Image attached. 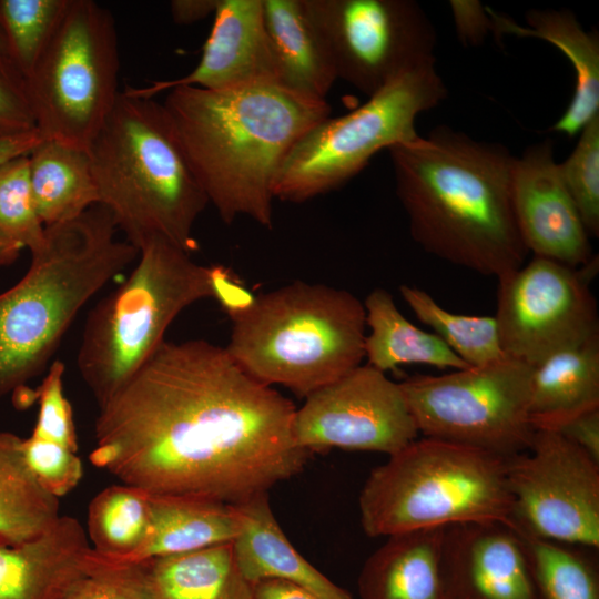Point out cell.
<instances>
[{"label": "cell", "mask_w": 599, "mask_h": 599, "mask_svg": "<svg viewBox=\"0 0 599 599\" xmlns=\"http://www.w3.org/2000/svg\"><path fill=\"white\" fill-rule=\"evenodd\" d=\"M294 404L225 347L164 341L104 404L90 461L151 495L238 504L301 473Z\"/></svg>", "instance_id": "obj_1"}, {"label": "cell", "mask_w": 599, "mask_h": 599, "mask_svg": "<svg viewBox=\"0 0 599 599\" xmlns=\"http://www.w3.org/2000/svg\"><path fill=\"white\" fill-rule=\"evenodd\" d=\"M414 241L427 253L497 280L527 256L511 201L515 156L446 125L387 149Z\"/></svg>", "instance_id": "obj_2"}, {"label": "cell", "mask_w": 599, "mask_h": 599, "mask_svg": "<svg viewBox=\"0 0 599 599\" xmlns=\"http://www.w3.org/2000/svg\"><path fill=\"white\" fill-rule=\"evenodd\" d=\"M163 106L210 204L225 224L273 226L274 184L294 144L331 114L327 101L280 84L175 87Z\"/></svg>", "instance_id": "obj_3"}, {"label": "cell", "mask_w": 599, "mask_h": 599, "mask_svg": "<svg viewBox=\"0 0 599 599\" xmlns=\"http://www.w3.org/2000/svg\"><path fill=\"white\" fill-rule=\"evenodd\" d=\"M111 213L95 204L79 217L45 227L23 277L0 294V397L49 367L82 307L129 265L139 250L116 238Z\"/></svg>", "instance_id": "obj_4"}, {"label": "cell", "mask_w": 599, "mask_h": 599, "mask_svg": "<svg viewBox=\"0 0 599 599\" xmlns=\"http://www.w3.org/2000/svg\"><path fill=\"white\" fill-rule=\"evenodd\" d=\"M99 204L138 250L162 238L192 254L209 201L163 103L120 92L88 148Z\"/></svg>", "instance_id": "obj_5"}, {"label": "cell", "mask_w": 599, "mask_h": 599, "mask_svg": "<svg viewBox=\"0 0 599 599\" xmlns=\"http://www.w3.org/2000/svg\"><path fill=\"white\" fill-rule=\"evenodd\" d=\"M232 359L257 382L298 397L342 378L365 357L366 311L351 292L296 281L232 318Z\"/></svg>", "instance_id": "obj_6"}, {"label": "cell", "mask_w": 599, "mask_h": 599, "mask_svg": "<svg viewBox=\"0 0 599 599\" xmlns=\"http://www.w3.org/2000/svg\"><path fill=\"white\" fill-rule=\"evenodd\" d=\"M507 458L446 440L415 439L374 468L358 498L369 537L474 521H508Z\"/></svg>", "instance_id": "obj_7"}, {"label": "cell", "mask_w": 599, "mask_h": 599, "mask_svg": "<svg viewBox=\"0 0 599 599\" xmlns=\"http://www.w3.org/2000/svg\"><path fill=\"white\" fill-rule=\"evenodd\" d=\"M130 275L89 312L77 355L98 406L109 400L165 341L190 305L214 298L212 266L162 238L139 248Z\"/></svg>", "instance_id": "obj_8"}, {"label": "cell", "mask_w": 599, "mask_h": 599, "mask_svg": "<svg viewBox=\"0 0 599 599\" xmlns=\"http://www.w3.org/2000/svg\"><path fill=\"white\" fill-rule=\"evenodd\" d=\"M435 63L398 74L354 111L311 128L283 161L274 197L302 203L337 190L380 150L417 138V116L447 95Z\"/></svg>", "instance_id": "obj_9"}, {"label": "cell", "mask_w": 599, "mask_h": 599, "mask_svg": "<svg viewBox=\"0 0 599 599\" xmlns=\"http://www.w3.org/2000/svg\"><path fill=\"white\" fill-rule=\"evenodd\" d=\"M119 70L112 13L93 0H70L27 78L41 136L88 150L120 93Z\"/></svg>", "instance_id": "obj_10"}, {"label": "cell", "mask_w": 599, "mask_h": 599, "mask_svg": "<svg viewBox=\"0 0 599 599\" xmlns=\"http://www.w3.org/2000/svg\"><path fill=\"white\" fill-rule=\"evenodd\" d=\"M532 366L506 356L479 367L399 383L419 434L505 458L526 451Z\"/></svg>", "instance_id": "obj_11"}, {"label": "cell", "mask_w": 599, "mask_h": 599, "mask_svg": "<svg viewBox=\"0 0 599 599\" xmlns=\"http://www.w3.org/2000/svg\"><path fill=\"white\" fill-rule=\"evenodd\" d=\"M337 79L370 97L398 74L436 62V29L413 0H304Z\"/></svg>", "instance_id": "obj_12"}, {"label": "cell", "mask_w": 599, "mask_h": 599, "mask_svg": "<svg viewBox=\"0 0 599 599\" xmlns=\"http://www.w3.org/2000/svg\"><path fill=\"white\" fill-rule=\"evenodd\" d=\"M508 521L534 536L599 548V463L560 433L535 430L507 458Z\"/></svg>", "instance_id": "obj_13"}, {"label": "cell", "mask_w": 599, "mask_h": 599, "mask_svg": "<svg viewBox=\"0 0 599 599\" xmlns=\"http://www.w3.org/2000/svg\"><path fill=\"white\" fill-rule=\"evenodd\" d=\"M597 256L581 267L534 256L498 280L495 315L506 356L536 366L554 353L599 334L589 282Z\"/></svg>", "instance_id": "obj_14"}, {"label": "cell", "mask_w": 599, "mask_h": 599, "mask_svg": "<svg viewBox=\"0 0 599 599\" xmlns=\"http://www.w3.org/2000/svg\"><path fill=\"white\" fill-rule=\"evenodd\" d=\"M293 434L309 454L344 448L389 456L419 432L399 383L366 364L307 396Z\"/></svg>", "instance_id": "obj_15"}, {"label": "cell", "mask_w": 599, "mask_h": 599, "mask_svg": "<svg viewBox=\"0 0 599 599\" xmlns=\"http://www.w3.org/2000/svg\"><path fill=\"white\" fill-rule=\"evenodd\" d=\"M511 201L528 252L571 267H581L595 257L589 234L561 180L551 140L515 156Z\"/></svg>", "instance_id": "obj_16"}, {"label": "cell", "mask_w": 599, "mask_h": 599, "mask_svg": "<svg viewBox=\"0 0 599 599\" xmlns=\"http://www.w3.org/2000/svg\"><path fill=\"white\" fill-rule=\"evenodd\" d=\"M440 570L444 599H538L522 540L509 521L446 527Z\"/></svg>", "instance_id": "obj_17"}, {"label": "cell", "mask_w": 599, "mask_h": 599, "mask_svg": "<svg viewBox=\"0 0 599 599\" xmlns=\"http://www.w3.org/2000/svg\"><path fill=\"white\" fill-rule=\"evenodd\" d=\"M256 84H280L264 26L263 1L219 0L201 59L190 73L125 91L154 98L175 87L221 91Z\"/></svg>", "instance_id": "obj_18"}, {"label": "cell", "mask_w": 599, "mask_h": 599, "mask_svg": "<svg viewBox=\"0 0 599 599\" xmlns=\"http://www.w3.org/2000/svg\"><path fill=\"white\" fill-rule=\"evenodd\" d=\"M80 521L62 516L41 536L0 546V599H63L92 569Z\"/></svg>", "instance_id": "obj_19"}, {"label": "cell", "mask_w": 599, "mask_h": 599, "mask_svg": "<svg viewBox=\"0 0 599 599\" xmlns=\"http://www.w3.org/2000/svg\"><path fill=\"white\" fill-rule=\"evenodd\" d=\"M493 20V33L532 37L560 50L575 70V91L569 105L550 131L570 138L599 114V38L597 31H586L569 10L531 9L526 12L527 26L515 22L487 7Z\"/></svg>", "instance_id": "obj_20"}, {"label": "cell", "mask_w": 599, "mask_h": 599, "mask_svg": "<svg viewBox=\"0 0 599 599\" xmlns=\"http://www.w3.org/2000/svg\"><path fill=\"white\" fill-rule=\"evenodd\" d=\"M242 529L232 542L235 561L253 586L264 579L287 580L323 599H352L348 591L331 581L290 542L268 502L267 493L235 504Z\"/></svg>", "instance_id": "obj_21"}, {"label": "cell", "mask_w": 599, "mask_h": 599, "mask_svg": "<svg viewBox=\"0 0 599 599\" xmlns=\"http://www.w3.org/2000/svg\"><path fill=\"white\" fill-rule=\"evenodd\" d=\"M444 527L390 535L365 561L362 599H444L441 548Z\"/></svg>", "instance_id": "obj_22"}, {"label": "cell", "mask_w": 599, "mask_h": 599, "mask_svg": "<svg viewBox=\"0 0 599 599\" xmlns=\"http://www.w3.org/2000/svg\"><path fill=\"white\" fill-rule=\"evenodd\" d=\"M262 1L280 84L302 97L326 101L337 74L304 0Z\"/></svg>", "instance_id": "obj_23"}, {"label": "cell", "mask_w": 599, "mask_h": 599, "mask_svg": "<svg viewBox=\"0 0 599 599\" xmlns=\"http://www.w3.org/2000/svg\"><path fill=\"white\" fill-rule=\"evenodd\" d=\"M145 544L123 564L233 542L242 529L236 505L197 496L151 495Z\"/></svg>", "instance_id": "obj_24"}, {"label": "cell", "mask_w": 599, "mask_h": 599, "mask_svg": "<svg viewBox=\"0 0 599 599\" xmlns=\"http://www.w3.org/2000/svg\"><path fill=\"white\" fill-rule=\"evenodd\" d=\"M599 408V334L560 349L534 366L528 417L535 430H556Z\"/></svg>", "instance_id": "obj_25"}, {"label": "cell", "mask_w": 599, "mask_h": 599, "mask_svg": "<svg viewBox=\"0 0 599 599\" xmlns=\"http://www.w3.org/2000/svg\"><path fill=\"white\" fill-rule=\"evenodd\" d=\"M28 159L31 192L44 227L70 222L99 203L88 150L43 139Z\"/></svg>", "instance_id": "obj_26"}, {"label": "cell", "mask_w": 599, "mask_h": 599, "mask_svg": "<svg viewBox=\"0 0 599 599\" xmlns=\"http://www.w3.org/2000/svg\"><path fill=\"white\" fill-rule=\"evenodd\" d=\"M364 307L366 325L370 328L365 337V357L374 368L385 373L405 364L453 370L470 367L434 333L410 323L385 288L373 290Z\"/></svg>", "instance_id": "obj_27"}, {"label": "cell", "mask_w": 599, "mask_h": 599, "mask_svg": "<svg viewBox=\"0 0 599 599\" xmlns=\"http://www.w3.org/2000/svg\"><path fill=\"white\" fill-rule=\"evenodd\" d=\"M19 436L0 432V546H18L49 530L61 517L59 498L37 479Z\"/></svg>", "instance_id": "obj_28"}, {"label": "cell", "mask_w": 599, "mask_h": 599, "mask_svg": "<svg viewBox=\"0 0 599 599\" xmlns=\"http://www.w3.org/2000/svg\"><path fill=\"white\" fill-rule=\"evenodd\" d=\"M148 561L160 599H253L232 542Z\"/></svg>", "instance_id": "obj_29"}, {"label": "cell", "mask_w": 599, "mask_h": 599, "mask_svg": "<svg viewBox=\"0 0 599 599\" xmlns=\"http://www.w3.org/2000/svg\"><path fill=\"white\" fill-rule=\"evenodd\" d=\"M150 527V494L141 488L111 485L89 504L87 535L100 562L123 564L145 544Z\"/></svg>", "instance_id": "obj_30"}, {"label": "cell", "mask_w": 599, "mask_h": 599, "mask_svg": "<svg viewBox=\"0 0 599 599\" xmlns=\"http://www.w3.org/2000/svg\"><path fill=\"white\" fill-rule=\"evenodd\" d=\"M514 528L522 540L538 599H599L598 548Z\"/></svg>", "instance_id": "obj_31"}, {"label": "cell", "mask_w": 599, "mask_h": 599, "mask_svg": "<svg viewBox=\"0 0 599 599\" xmlns=\"http://www.w3.org/2000/svg\"><path fill=\"white\" fill-rule=\"evenodd\" d=\"M399 292L417 318L470 367L485 366L506 357L495 316L448 312L416 286L400 285Z\"/></svg>", "instance_id": "obj_32"}, {"label": "cell", "mask_w": 599, "mask_h": 599, "mask_svg": "<svg viewBox=\"0 0 599 599\" xmlns=\"http://www.w3.org/2000/svg\"><path fill=\"white\" fill-rule=\"evenodd\" d=\"M70 0H0L11 60L27 79L54 34Z\"/></svg>", "instance_id": "obj_33"}, {"label": "cell", "mask_w": 599, "mask_h": 599, "mask_svg": "<svg viewBox=\"0 0 599 599\" xmlns=\"http://www.w3.org/2000/svg\"><path fill=\"white\" fill-rule=\"evenodd\" d=\"M28 155L0 164V241L18 252L28 248L32 254L43 247L45 227L31 192Z\"/></svg>", "instance_id": "obj_34"}, {"label": "cell", "mask_w": 599, "mask_h": 599, "mask_svg": "<svg viewBox=\"0 0 599 599\" xmlns=\"http://www.w3.org/2000/svg\"><path fill=\"white\" fill-rule=\"evenodd\" d=\"M570 155L558 163L561 180L570 194L589 236L599 235V114L579 132Z\"/></svg>", "instance_id": "obj_35"}, {"label": "cell", "mask_w": 599, "mask_h": 599, "mask_svg": "<svg viewBox=\"0 0 599 599\" xmlns=\"http://www.w3.org/2000/svg\"><path fill=\"white\" fill-rule=\"evenodd\" d=\"M91 571L63 599H160L149 561L108 565L90 556Z\"/></svg>", "instance_id": "obj_36"}, {"label": "cell", "mask_w": 599, "mask_h": 599, "mask_svg": "<svg viewBox=\"0 0 599 599\" xmlns=\"http://www.w3.org/2000/svg\"><path fill=\"white\" fill-rule=\"evenodd\" d=\"M64 364L54 361L35 392L39 414L32 437L50 440L78 451V437L72 408L63 394Z\"/></svg>", "instance_id": "obj_37"}, {"label": "cell", "mask_w": 599, "mask_h": 599, "mask_svg": "<svg viewBox=\"0 0 599 599\" xmlns=\"http://www.w3.org/2000/svg\"><path fill=\"white\" fill-rule=\"evenodd\" d=\"M22 448L30 469L53 496L68 495L81 481L83 465L75 451L32 436L23 438Z\"/></svg>", "instance_id": "obj_38"}, {"label": "cell", "mask_w": 599, "mask_h": 599, "mask_svg": "<svg viewBox=\"0 0 599 599\" xmlns=\"http://www.w3.org/2000/svg\"><path fill=\"white\" fill-rule=\"evenodd\" d=\"M35 130L27 79L9 55L0 54V139Z\"/></svg>", "instance_id": "obj_39"}, {"label": "cell", "mask_w": 599, "mask_h": 599, "mask_svg": "<svg viewBox=\"0 0 599 599\" xmlns=\"http://www.w3.org/2000/svg\"><path fill=\"white\" fill-rule=\"evenodd\" d=\"M448 3L456 33L463 44L479 45L493 32L491 17L480 1L451 0Z\"/></svg>", "instance_id": "obj_40"}, {"label": "cell", "mask_w": 599, "mask_h": 599, "mask_svg": "<svg viewBox=\"0 0 599 599\" xmlns=\"http://www.w3.org/2000/svg\"><path fill=\"white\" fill-rule=\"evenodd\" d=\"M212 285L214 298L220 302L231 319L248 309L256 298L221 265L212 266Z\"/></svg>", "instance_id": "obj_41"}, {"label": "cell", "mask_w": 599, "mask_h": 599, "mask_svg": "<svg viewBox=\"0 0 599 599\" xmlns=\"http://www.w3.org/2000/svg\"><path fill=\"white\" fill-rule=\"evenodd\" d=\"M556 432L599 463V408L575 416Z\"/></svg>", "instance_id": "obj_42"}, {"label": "cell", "mask_w": 599, "mask_h": 599, "mask_svg": "<svg viewBox=\"0 0 599 599\" xmlns=\"http://www.w3.org/2000/svg\"><path fill=\"white\" fill-rule=\"evenodd\" d=\"M43 138L38 130L30 133L0 139V164L21 155H28ZM18 253L0 241V264L12 263Z\"/></svg>", "instance_id": "obj_43"}, {"label": "cell", "mask_w": 599, "mask_h": 599, "mask_svg": "<svg viewBox=\"0 0 599 599\" xmlns=\"http://www.w3.org/2000/svg\"><path fill=\"white\" fill-rule=\"evenodd\" d=\"M253 599H323L297 583L282 579H264L253 587Z\"/></svg>", "instance_id": "obj_44"}, {"label": "cell", "mask_w": 599, "mask_h": 599, "mask_svg": "<svg viewBox=\"0 0 599 599\" xmlns=\"http://www.w3.org/2000/svg\"><path fill=\"white\" fill-rule=\"evenodd\" d=\"M219 0H173L170 2V12L177 24H192L214 16Z\"/></svg>", "instance_id": "obj_45"}, {"label": "cell", "mask_w": 599, "mask_h": 599, "mask_svg": "<svg viewBox=\"0 0 599 599\" xmlns=\"http://www.w3.org/2000/svg\"><path fill=\"white\" fill-rule=\"evenodd\" d=\"M0 54L9 55L6 37L0 23ZM10 57V55H9Z\"/></svg>", "instance_id": "obj_46"}]
</instances>
